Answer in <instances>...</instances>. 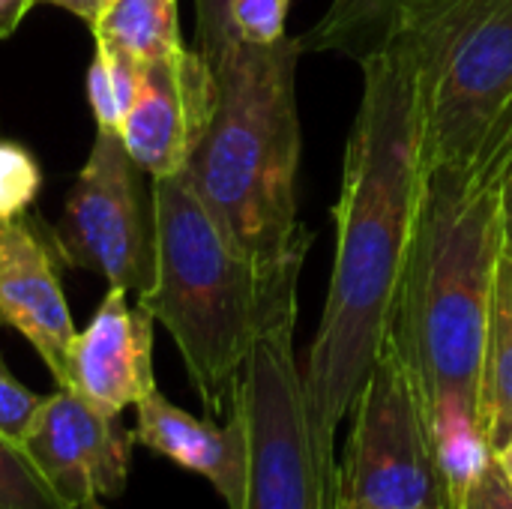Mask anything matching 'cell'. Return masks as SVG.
<instances>
[{"instance_id": "ba28073f", "label": "cell", "mask_w": 512, "mask_h": 509, "mask_svg": "<svg viewBox=\"0 0 512 509\" xmlns=\"http://www.w3.org/2000/svg\"><path fill=\"white\" fill-rule=\"evenodd\" d=\"M144 174L120 132L96 129L90 156L54 225V246L66 264L138 297L156 282L153 189L144 186Z\"/></svg>"}, {"instance_id": "5b68a950", "label": "cell", "mask_w": 512, "mask_h": 509, "mask_svg": "<svg viewBox=\"0 0 512 509\" xmlns=\"http://www.w3.org/2000/svg\"><path fill=\"white\" fill-rule=\"evenodd\" d=\"M381 48L411 75L423 174L507 177L512 0H402Z\"/></svg>"}, {"instance_id": "44dd1931", "label": "cell", "mask_w": 512, "mask_h": 509, "mask_svg": "<svg viewBox=\"0 0 512 509\" xmlns=\"http://www.w3.org/2000/svg\"><path fill=\"white\" fill-rule=\"evenodd\" d=\"M195 3V51L207 57V63L216 69L228 48L237 42L231 18H228V0H192Z\"/></svg>"}, {"instance_id": "ac0fdd59", "label": "cell", "mask_w": 512, "mask_h": 509, "mask_svg": "<svg viewBox=\"0 0 512 509\" xmlns=\"http://www.w3.org/2000/svg\"><path fill=\"white\" fill-rule=\"evenodd\" d=\"M0 509H69L6 435H0Z\"/></svg>"}, {"instance_id": "8992f818", "label": "cell", "mask_w": 512, "mask_h": 509, "mask_svg": "<svg viewBox=\"0 0 512 509\" xmlns=\"http://www.w3.org/2000/svg\"><path fill=\"white\" fill-rule=\"evenodd\" d=\"M294 327L297 315L261 333L231 399L249 441L243 509H336V474L315 441Z\"/></svg>"}, {"instance_id": "6da1fadb", "label": "cell", "mask_w": 512, "mask_h": 509, "mask_svg": "<svg viewBox=\"0 0 512 509\" xmlns=\"http://www.w3.org/2000/svg\"><path fill=\"white\" fill-rule=\"evenodd\" d=\"M360 66L363 96L333 207L330 291L303 372L315 441L336 480V429L354 411L387 345L423 198L420 117L411 75L390 48L366 54Z\"/></svg>"}, {"instance_id": "7402d4cb", "label": "cell", "mask_w": 512, "mask_h": 509, "mask_svg": "<svg viewBox=\"0 0 512 509\" xmlns=\"http://www.w3.org/2000/svg\"><path fill=\"white\" fill-rule=\"evenodd\" d=\"M42 396H36L33 390H27L3 363L0 354V435H6L9 441L21 444L33 414L39 411Z\"/></svg>"}, {"instance_id": "d4e9b609", "label": "cell", "mask_w": 512, "mask_h": 509, "mask_svg": "<svg viewBox=\"0 0 512 509\" xmlns=\"http://www.w3.org/2000/svg\"><path fill=\"white\" fill-rule=\"evenodd\" d=\"M36 3H48V6L69 9L72 15L84 18L90 27H93V21H96V18H99V12H102V0H36Z\"/></svg>"}, {"instance_id": "7c38bea8", "label": "cell", "mask_w": 512, "mask_h": 509, "mask_svg": "<svg viewBox=\"0 0 512 509\" xmlns=\"http://www.w3.org/2000/svg\"><path fill=\"white\" fill-rule=\"evenodd\" d=\"M0 324L36 348L57 387L66 384L75 324L48 243L24 216L0 219Z\"/></svg>"}, {"instance_id": "9a60e30c", "label": "cell", "mask_w": 512, "mask_h": 509, "mask_svg": "<svg viewBox=\"0 0 512 509\" xmlns=\"http://www.w3.org/2000/svg\"><path fill=\"white\" fill-rule=\"evenodd\" d=\"M93 39L150 63L183 51L177 0H111L93 21Z\"/></svg>"}, {"instance_id": "e0dca14e", "label": "cell", "mask_w": 512, "mask_h": 509, "mask_svg": "<svg viewBox=\"0 0 512 509\" xmlns=\"http://www.w3.org/2000/svg\"><path fill=\"white\" fill-rule=\"evenodd\" d=\"M144 66L147 63L135 54L108 42H96V54L87 69V99L96 117V129L120 132V123L141 90Z\"/></svg>"}, {"instance_id": "8fae6325", "label": "cell", "mask_w": 512, "mask_h": 509, "mask_svg": "<svg viewBox=\"0 0 512 509\" xmlns=\"http://www.w3.org/2000/svg\"><path fill=\"white\" fill-rule=\"evenodd\" d=\"M126 288L108 285L90 324L75 333L66 357V390L78 393L96 411L120 417L156 390L153 378V324L138 303L129 306Z\"/></svg>"}, {"instance_id": "484cf974", "label": "cell", "mask_w": 512, "mask_h": 509, "mask_svg": "<svg viewBox=\"0 0 512 509\" xmlns=\"http://www.w3.org/2000/svg\"><path fill=\"white\" fill-rule=\"evenodd\" d=\"M504 219H507V240L512 246V165L507 171V180H504Z\"/></svg>"}, {"instance_id": "4fadbf2b", "label": "cell", "mask_w": 512, "mask_h": 509, "mask_svg": "<svg viewBox=\"0 0 512 509\" xmlns=\"http://www.w3.org/2000/svg\"><path fill=\"white\" fill-rule=\"evenodd\" d=\"M135 441L150 453L180 465L189 474L204 477L228 509H243L249 441L246 420L237 405L228 411V423L216 426L213 417L201 420L168 402L159 390L135 405Z\"/></svg>"}, {"instance_id": "5bb4252c", "label": "cell", "mask_w": 512, "mask_h": 509, "mask_svg": "<svg viewBox=\"0 0 512 509\" xmlns=\"http://www.w3.org/2000/svg\"><path fill=\"white\" fill-rule=\"evenodd\" d=\"M483 429L492 453L512 441V246L504 243L489 342H486V366H483Z\"/></svg>"}, {"instance_id": "d6986e66", "label": "cell", "mask_w": 512, "mask_h": 509, "mask_svg": "<svg viewBox=\"0 0 512 509\" xmlns=\"http://www.w3.org/2000/svg\"><path fill=\"white\" fill-rule=\"evenodd\" d=\"M42 189L39 162L18 141H0V219H21Z\"/></svg>"}, {"instance_id": "2e32d148", "label": "cell", "mask_w": 512, "mask_h": 509, "mask_svg": "<svg viewBox=\"0 0 512 509\" xmlns=\"http://www.w3.org/2000/svg\"><path fill=\"white\" fill-rule=\"evenodd\" d=\"M402 0H330L327 12L300 36L303 51H339L363 60L378 51Z\"/></svg>"}, {"instance_id": "9c48e42d", "label": "cell", "mask_w": 512, "mask_h": 509, "mask_svg": "<svg viewBox=\"0 0 512 509\" xmlns=\"http://www.w3.org/2000/svg\"><path fill=\"white\" fill-rule=\"evenodd\" d=\"M135 444V432L123 429L120 417H108L78 393L57 387L42 396L18 447L66 507L81 509L126 492Z\"/></svg>"}, {"instance_id": "ffe728a7", "label": "cell", "mask_w": 512, "mask_h": 509, "mask_svg": "<svg viewBox=\"0 0 512 509\" xmlns=\"http://www.w3.org/2000/svg\"><path fill=\"white\" fill-rule=\"evenodd\" d=\"M291 0H228V18L234 36L243 42H279L285 36Z\"/></svg>"}, {"instance_id": "30bf717a", "label": "cell", "mask_w": 512, "mask_h": 509, "mask_svg": "<svg viewBox=\"0 0 512 509\" xmlns=\"http://www.w3.org/2000/svg\"><path fill=\"white\" fill-rule=\"evenodd\" d=\"M216 105V72L195 48L144 66L141 90L120 123L129 156L156 180L183 174Z\"/></svg>"}, {"instance_id": "277c9868", "label": "cell", "mask_w": 512, "mask_h": 509, "mask_svg": "<svg viewBox=\"0 0 512 509\" xmlns=\"http://www.w3.org/2000/svg\"><path fill=\"white\" fill-rule=\"evenodd\" d=\"M300 36L237 39L216 72V105L186 180L225 237L264 264L306 261L312 231L297 216Z\"/></svg>"}, {"instance_id": "83f0119b", "label": "cell", "mask_w": 512, "mask_h": 509, "mask_svg": "<svg viewBox=\"0 0 512 509\" xmlns=\"http://www.w3.org/2000/svg\"><path fill=\"white\" fill-rule=\"evenodd\" d=\"M81 509H105L99 501H93V504H87V507H81Z\"/></svg>"}, {"instance_id": "52a82bcc", "label": "cell", "mask_w": 512, "mask_h": 509, "mask_svg": "<svg viewBox=\"0 0 512 509\" xmlns=\"http://www.w3.org/2000/svg\"><path fill=\"white\" fill-rule=\"evenodd\" d=\"M336 509H456L423 399L390 345L354 405Z\"/></svg>"}, {"instance_id": "4316f807", "label": "cell", "mask_w": 512, "mask_h": 509, "mask_svg": "<svg viewBox=\"0 0 512 509\" xmlns=\"http://www.w3.org/2000/svg\"><path fill=\"white\" fill-rule=\"evenodd\" d=\"M495 459H498V465L504 468V474H507V480L512 483V441L507 447H501L498 453H495Z\"/></svg>"}, {"instance_id": "603a6c76", "label": "cell", "mask_w": 512, "mask_h": 509, "mask_svg": "<svg viewBox=\"0 0 512 509\" xmlns=\"http://www.w3.org/2000/svg\"><path fill=\"white\" fill-rule=\"evenodd\" d=\"M456 509H512V483L498 465L495 453L471 477V483L459 495Z\"/></svg>"}, {"instance_id": "f1b7e54d", "label": "cell", "mask_w": 512, "mask_h": 509, "mask_svg": "<svg viewBox=\"0 0 512 509\" xmlns=\"http://www.w3.org/2000/svg\"><path fill=\"white\" fill-rule=\"evenodd\" d=\"M105 3H111V0H102V6H105Z\"/></svg>"}, {"instance_id": "7a4b0ae2", "label": "cell", "mask_w": 512, "mask_h": 509, "mask_svg": "<svg viewBox=\"0 0 512 509\" xmlns=\"http://www.w3.org/2000/svg\"><path fill=\"white\" fill-rule=\"evenodd\" d=\"M504 180L423 174L417 228L387 333L423 399L456 504L492 456L483 429V366L507 243Z\"/></svg>"}, {"instance_id": "3957f363", "label": "cell", "mask_w": 512, "mask_h": 509, "mask_svg": "<svg viewBox=\"0 0 512 509\" xmlns=\"http://www.w3.org/2000/svg\"><path fill=\"white\" fill-rule=\"evenodd\" d=\"M156 282L138 303L174 339L207 411H231L243 366L276 321L297 315L303 264H264L234 246L186 174L153 180Z\"/></svg>"}, {"instance_id": "cb8c5ba5", "label": "cell", "mask_w": 512, "mask_h": 509, "mask_svg": "<svg viewBox=\"0 0 512 509\" xmlns=\"http://www.w3.org/2000/svg\"><path fill=\"white\" fill-rule=\"evenodd\" d=\"M33 6L36 0H0V39L12 36Z\"/></svg>"}]
</instances>
